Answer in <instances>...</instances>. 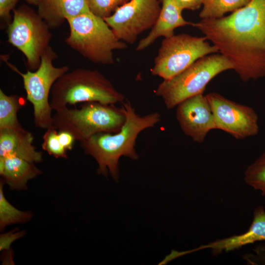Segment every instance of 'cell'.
<instances>
[{
	"label": "cell",
	"mask_w": 265,
	"mask_h": 265,
	"mask_svg": "<svg viewBox=\"0 0 265 265\" xmlns=\"http://www.w3.org/2000/svg\"><path fill=\"white\" fill-rule=\"evenodd\" d=\"M176 116L183 132L195 142H203L210 131L216 129L211 106L203 94L180 103Z\"/></svg>",
	"instance_id": "12"
},
{
	"label": "cell",
	"mask_w": 265,
	"mask_h": 265,
	"mask_svg": "<svg viewBox=\"0 0 265 265\" xmlns=\"http://www.w3.org/2000/svg\"><path fill=\"white\" fill-rule=\"evenodd\" d=\"M160 9L158 0H130L104 20L119 39L133 44L154 26Z\"/></svg>",
	"instance_id": "10"
},
{
	"label": "cell",
	"mask_w": 265,
	"mask_h": 265,
	"mask_svg": "<svg viewBox=\"0 0 265 265\" xmlns=\"http://www.w3.org/2000/svg\"><path fill=\"white\" fill-rule=\"evenodd\" d=\"M25 104L23 98L16 95H7L0 89V129L22 127L17 113Z\"/></svg>",
	"instance_id": "18"
},
{
	"label": "cell",
	"mask_w": 265,
	"mask_h": 265,
	"mask_svg": "<svg viewBox=\"0 0 265 265\" xmlns=\"http://www.w3.org/2000/svg\"><path fill=\"white\" fill-rule=\"evenodd\" d=\"M41 173L33 162L13 156L0 157V175L11 189H26L28 181Z\"/></svg>",
	"instance_id": "17"
},
{
	"label": "cell",
	"mask_w": 265,
	"mask_h": 265,
	"mask_svg": "<svg viewBox=\"0 0 265 265\" xmlns=\"http://www.w3.org/2000/svg\"><path fill=\"white\" fill-rule=\"evenodd\" d=\"M218 53L217 48L205 37L187 33L164 38L156 56L151 74L163 80L173 78L198 59Z\"/></svg>",
	"instance_id": "8"
},
{
	"label": "cell",
	"mask_w": 265,
	"mask_h": 265,
	"mask_svg": "<svg viewBox=\"0 0 265 265\" xmlns=\"http://www.w3.org/2000/svg\"><path fill=\"white\" fill-rule=\"evenodd\" d=\"M34 137L22 126L0 129V157L13 156L31 162L43 160L42 153L33 145Z\"/></svg>",
	"instance_id": "13"
},
{
	"label": "cell",
	"mask_w": 265,
	"mask_h": 265,
	"mask_svg": "<svg viewBox=\"0 0 265 265\" xmlns=\"http://www.w3.org/2000/svg\"><path fill=\"white\" fill-rule=\"evenodd\" d=\"M42 149L56 158H68L67 150L61 144L56 129L54 127L46 129L43 136Z\"/></svg>",
	"instance_id": "22"
},
{
	"label": "cell",
	"mask_w": 265,
	"mask_h": 265,
	"mask_svg": "<svg viewBox=\"0 0 265 265\" xmlns=\"http://www.w3.org/2000/svg\"><path fill=\"white\" fill-rule=\"evenodd\" d=\"M19 0H0V17L1 22L7 26L12 21L11 12Z\"/></svg>",
	"instance_id": "24"
},
{
	"label": "cell",
	"mask_w": 265,
	"mask_h": 265,
	"mask_svg": "<svg viewBox=\"0 0 265 265\" xmlns=\"http://www.w3.org/2000/svg\"><path fill=\"white\" fill-rule=\"evenodd\" d=\"M37 6L38 14L50 28L60 26L69 18L90 12L86 0H44Z\"/></svg>",
	"instance_id": "16"
},
{
	"label": "cell",
	"mask_w": 265,
	"mask_h": 265,
	"mask_svg": "<svg viewBox=\"0 0 265 265\" xmlns=\"http://www.w3.org/2000/svg\"><path fill=\"white\" fill-rule=\"evenodd\" d=\"M179 7L184 9L196 10L203 5V0H175Z\"/></svg>",
	"instance_id": "27"
},
{
	"label": "cell",
	"mask_w": 265,
	"mask_h": 265,
	"mask_svg": "<svg viewBox=\"0 0 265 265\" xmlns=\"http://www.w3.org/2000/svg\"><path fill=\"white\" fill-rule=\"evenodd\" d=\"M122 109L126 120L120 130L115 133L100 132L81 142L85 153L98 164V172L106 177L108 173L116 181L119 176V160L121 157L137 160L136 140L143 131L154 127L160 121L159 112L140 115L129 101L124 102Z\"/></svg>",
	"instance_id": "2"
},
{
	"label": "cell",
	"mask_w": 265,
	"mask_h": 265,
	"mask_svg": "<svg viewBox=\"0 0 265 265\" xmlns=\"http://www.w3.org/2000/svg\"><path fill=\"white\" fill-rule=\"evenodd\" d=\"M192 26L229 60L243 81L265 77V0H250L228 16Z\"/></svg>",
	"instance_id": "1"
},
{
	"label": "cell",
	"mask_w": 265,
	"mask_h": 265,
	"mask_svg": "<svg viewBox=\"0 0 265 265\" xmlns=\"http://www.w3.org/2000/svg\"><path fill=\"white\" fill-rule=\"evenodd\" d=\"M233 69L232 63L222 54L208 55L173 78L163 80L155 93L162 100L166 107L170 109L188 98L203 94L212 79L223 72Z\"/></svg>",
	"instance_id": "6"
},
{
	"label": "cell",
	"mask_w": 265,
	"mask_h": 265,
	"mask_svg": "<svg viewBox=\"0 0 265 265\" xmlns=\"http://www.w3.org/2000/svg\"><path fill=\"white\" fill-rule=\"evenodd\" d=\"M58 135L59 141L63 146L67 150L72 149L76 140L74 136L71 133L65 131H59Z\"/></svg>",
	"instance_id": "26"
},
{
	"label": "cell",
	"mask_w": 265,
	"mask_h": 265,
	"mask_svg": "<svg viewBox=\"0 0 265 265\" xmlns=\"http://www.w3.org/2000/svg\"><path fill=\"white\" fill-rule=\"evenodd\" d=\"M125 120L122 108L91 102L84 103L79 108L67 106L56 111L53 126L59 131L68 132L81 143L98 133L119 132Z\"/></svg>",
	"instance_id": "5"
},
{
	"label": "cell",
	"mask_w": 265,
	"mask_h": 265,
	"mask_svg": "<svg viewBox=\"0 0 265 265\" xmlns=\"http://www.w3.org/2000/svg\"><path fill=\"white\" fill-rule=\"evenodd\" d=\"M182 10L175 0H162V5L157 21L149 34L138 42L135 48L141 51L152 44L160 37H168L174 35V30L193 23L186 20L182 16Z\"/></svg>",
	"instance_id": "14"
},
{
	"label": "cell",
	"mask_w": 265,
	"mask_h": 265,
	"mask_svg": "<svg viewBox=\"0 0 265 265\" xmlns=\"http://www.w3.org/2000/svg\"><path fill=\"white\" fill-rule=\"evenodd\" d=\"M90 11L95 15L105 19L130 0H86Z\"/></svg>",
	"instance_id": "23"
},
{
	"label": "cell",
	"mask_w": 265,
	"mask_h": 265,
	"mask_svg": "<svg viewBox=\"0 0 265 265\" xmlns=\"http://www.w3.org/2000/svg\"><path fill=\"white\" fill-rule=\"evenodd\" d=\"M250 0H203L199 13L201 19H218L228 12H233L246 5Z\"/></svg>",
	"instance_id": "19"
},
{
	"label": "cell",
	"mask_w": 265,
	"mask_h": 265,
	"mask_svg": "<svg viewBox=\"0 0 265 265\" xmlns=\"http://www.w3.org/2000/svg\"><path fill=\"white\" fill-rule=\"evenodd\" d=\"M67 22L70 33L65 43L92 62L113 64L114 51L128 47L127 44L117 37L104 19L91 12L69 18Z\"/></svg>",
	"instance_id": "4"
},
{
	"label": "cell",
	"mask_w": 265,
	"mask_h": 265,
	"mask_svg": "<svg viewBox=\"0 0 265 265\" xmlns=\"http://www.w3.org/2000/svg\"><path fill=\"white\" fill-rule=\"evenodd\" d=\"M4 182L0 183V229L2 230L8 225L15 223H23L31 219L32 214L29 212L19 210L10 204L4 197L3 186Z\"/></svg>",
	"instance_id": "20"
},
{
	"label": "cell",
	"mask_w": 265,
	"mask_h": 265,
	"mask_svg": "<svg viewBox=\"0 0 265 265\" xmlns=\"http://www.w3.org/2000/svg\"><path fill=\"white\" fill-rule=\"evenodd\" d=\"M57 58L56 53L49 46L41 56L39 67L33 72L27 69L26 73H23L6 62L8 66L22 78L26 98L33 106L34 124L42 129L53 127L50 94L55 81L69 70L67 66H54L53 61Z\"/></svg>",
	"instance_id": "7"
},
{
	"label": "cell",
	"mask_w": 265,
	"mask_h": 265,
	"mask_svg": "<svg viewBox=\"0 0 265 265\" xmlns=\"http://www.w3.org/2000/svg\"><path fill=\"white\" fill-rule=\"evenodd\" d=\"M265 240V211L263 206L255 209L253 221L245 233L218 239L198 249L210 248L213 255L228 252L258 241Z\"/></svg>",
	"instance_id": "15"
},
{
	"label": "cell",
	"mask_w": 265,
	"mask_h": 265,
	"mask_svg": "<svg viewBox=\"0 0 265 265\" xmlns=\"http://www.w3.org/2000/svg\"><path fill=\"white\" fill-rule=\"evenodd\" d=\"M25 231H15V230L2 234L0 236V251H9L10 245L16 240L24 237Z\"/></svg>",
	"instance_id": "25"
},
{
	"label": "cell",
	"mask_w": 265,
	"mask_h": 265,
	"mask_svg": "<svg viewBox=\"0 0 265 265\" xmlns=\"http://www.w3.org/2000/svg\"><path fill=\"white\" fill-rule=\"evenodd\" d=\"M244 181L265 195V152L248 166L244 173Z\"/></svg>",
	"instance_id": "21"
},
{
	"label": "cell",
	"mask_w": 265,
	"mask_h": 265,
	"mask_svg": "<svg viewBox=\"0 0 265 265\" xmlns=\"http://www.w3.org/2000/svg\"><path fill=\"white\" fill-rule=\"evenodd\" d=\"M28 3L38 6L44 0H25Z\"/></svg>",
	"instance_id": "28"
},
{
	"label": "cell",
	"mask_w": 265,
	"mask_h": 265,
	"mask_svg": "<svg viewBox=\"0 0 265 265\" xmlns=\"http://www.w3.org/2000/svg\"><path fill=\"white\" fill-rule=\"evenodd\" d=\"M51 94L50 106L55 111L79 103L114 105L125 100L124 95L101 72L80 68L68 71L59 78L53 84Z\"/></svg>",
	"instance_id": "3"
},
{
	"label": "cell",
	"mask_w": 265,
	"mask_h": 265,
	"mask_svg": "<svg viewBox=\"0 0 265 265\" xmlns=\"http://www.w3.org/2000/svg\"><path fill=\"white\" fill-rule=\"evenodd\" d=\"M13 12L12 21L7 26L8 42L24 54L28 70L35 71L50 46V28L38 13L27 6H21Z\"/></svg>",
	"instance_id": "9"
},
{
	"label": "cell",
	"mask_w": 265,
	"mask_h": 265,
	"mask_svg": "<svg viewBox=\"0 0 265 265\" xmlns=\"http://www.w3.org/2000/svg\"><path fill=\"white\" fill-rule=\"evenodd\" d=\"M212 112L216 129L237 139L257 135L258 116L252 107L226 98L216 92L206 95Z\"/></svg>",
	"instance_id": "11"
}]
</instances>
